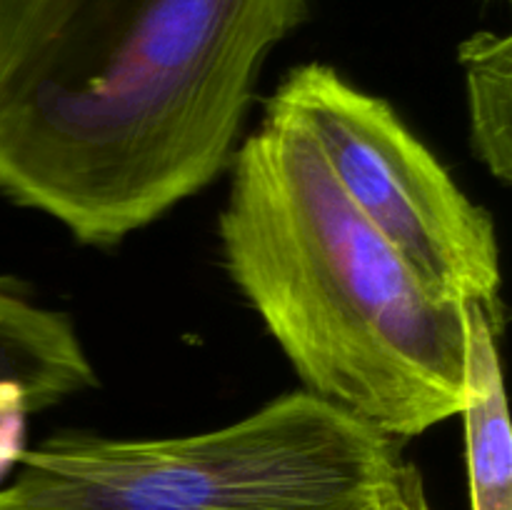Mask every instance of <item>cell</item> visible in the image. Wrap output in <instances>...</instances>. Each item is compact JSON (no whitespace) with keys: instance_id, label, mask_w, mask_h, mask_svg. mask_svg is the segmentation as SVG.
I'll list each match as a JSON object with an SVG mask.
<instances>
[{"instance_id":"6da1fadb","label":"cell","mask_w":512,"mask_h":510,"mask_svg":"<svg viewBox=\"0 0 512 510\" xmlns=\"http://www.w3.org/2000/svg\"><path fill=\"white\" fill-rule=\"evenodd\" d=\"M308 0H0V195L110 248L230 168Z\"/></svg>"},{"instance_id":"7a4b0ae2","label":"cell","mask_w":512,"mask_h":510,"mask_svg":"<svg viewBox=\"0 0 512 510\" xmlns=\"http://www.w3.org/2000/svg\"><path fill=\"white\" fill-rule=\"evenodd\" d=\"M228 173L223 263L305 393L398 443L458 415L465 303L358 213L305 125L268 103Z\"/></svg>"},{"instance_id":"3957f363","label":"cell","mask_w":512,"mask_h":510,"mask_svg":"<svg viewBox=\"0 0 512 510\" xmlns=\"http://www.w3.org/2000/svg\"><path fill=\"white\" fill-rule=\"evenodd\" d=\"M0 493L28 510H355L403 463L398 440L295 390L195 435L55 433Z\"/></svg>"},{"instance_id":"277c9868","label":"cell","mask_w":512,"mask_h":510,"mask_svg":"<svg viewBox=\"0 0 512 510\" xmlns=\"http://www.w3.org/2000/svg\"><path fill=\"white\" fill-rule=\"evenodd\" d=\"M268 103L305 125L350 203L420 278L450 298L500 310L493 218L388 100L333 65L303 63L285 73Z\"/></svg>"},{"instance_id":"5b68a950","label":"cell","mask_w":512,"mask_h":510,"mask_svg":"<svg viewBox=\"0 0 512 510\" xmlns=\"http://www.w3.org/2000/svg\"><path fill=\"white\" fill-rule=\"evenodd\" d=\"M98 385L75 323L0 278V410L35 415Z\"/></svg>"},{"instance_id":"8992f818","label":"cell","mask_w":512,"mask_h":510,"mask_svg":"<svg viewBox=\"0 0 512 510\" xmlns=\"http://www.w3.org/2000/svg\"><path fill=\"white\" fill-rule=\"evenodd\" d=\"M468 363L465 400L460 408L465 430L470 508L512 510V433L500 363V310L465 303Z\"/></svg>"},{"instance_id":"52a82bcc","label":"cell","mask_w":512,"mask_h":510,"mask_svg":"<svg viewBox=\"0 0 512 510\" xmlns=\"http://www.w3.org/2000/svg\"><path fill=\"white\" fill-rule=\"evenodd\" d=\"M465 73L470 145L500 183L512 175V43L508 35H470L458 48Z\"/></svg>"},{"instance_id":"ba28073f","label":"cell","mask_w":512,"mask_h":510,"mask_svg":"<svg viewBox=\"0 0 512 510\" xmlns=\"http://www.w3.org/2000/svg\"><path fill=\"white\" fill-rule=\"evenodd\" d=\"M380 510H430L420 470L403 460L380 493Z\"/></svg>"},{"instance_id":"9c48e42d","label":"cell","mask_w":512,"mask_h":510,"mask_svg":"<svg viewBox=\"0 0 512 510\" xmlns=\"http://www.w3.org/2000/svg\"><path fill=\"white\" fill-rule=\"evenodd\" d=\"M0 510H28V508H20V505H15V503H10L8 498H5L3 493H0Z\"/></svg>"},{"instance_id":"30bf717a","label":"cell","mask_w":512,"mask_h":510,"mask_svg":"<svg viewBox=\"0 0 512 510\" xmlns=\"http://www.w3.org/2000/svg\"><path fill=\"white\" fill-rule=\"evenodd\" d=\"M355 510H380V495L375 500H370V503L360 505V508H355Z\"/></svg>"}]
</instances>
